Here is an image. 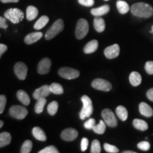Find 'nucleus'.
<instances>
[{"label": "nucleus", "instance_id": "obj_1", "mask_svg": "<svg viewBox=\"0 0 153 153\" xmlns=\"http://www.w3.org/2000/svg\"><path fill=\"white\" fill-rule=\"evenodd\" d=\"M131 11L134 16L140 18H149L153 14V9L146 3H135L131 7Z\"/></svg>", "mask_w": 153, "mask_h": 153}, {"label": "nucleus", "instance_id": "obj_2", "mask_svg": "<svg viewBox=\"0 0 153 153\" xmlns=\"http://www.w3.org/2000/svg\"><path fill=\"white\" fill-rule=\"evenodd\" d=\"M83 104L81 111L79 113V118L81 120H85L86 118H89L93 112V105L91 99L87 95H84L81 98Z\"/></svg>", "mask_w": 153, "mask_h": 153}, {"label": "nucleus", "instance_id": "obj_3", "mask_svg": "<svg viewBox=\"0 0 153 153\" xmlns=\"http://www.w3.org/2000/svg\"><path fill=\"white\" fill-rule=\"evenodd\" d=\"M4 17L7 19L16 24L21 22L24 18V13L18 8L9 9L4 12Z\"/></svg>", "mask_w": 153, "mask_h": 153}, {"label": "nucleus", "instance_id": "obj_4", "mask_svg": "<svg viewBox=\"0 0 153 153\" xmlns=\"http://www.w3.org/2000/svg\"><path fill=\"white\" fill-rule=\"evenodd\" d=\"M64 29V22L61 19H57L54 24L51 26V28L45 33V38L46 40H51L55 37Z\"/></svg>", "mask_w": 153, "mask_h": 153}, {"label": "nucleus", "instance_id": "obj_5", "mask_svg": "<svg viewBox=\"0 0 153 153\" xmlns=\"http://www.w3.org/2000/svg\"><path fill=\"white\" fill-rule=\"evenodd\" d=\"M89 26L87 21L85 19H79L75 28V36L77 39H82L87 35Z\"/></svg>", "mask_w": 153, "mask_h": 153}, {"label": "nucleus", "instance_id": "obj_6", "mask_svg": "<svg viewBox=\"0 0 153 153\" xmlns=\"http://www.w3.org/2000/svg\"><path fill=\"white\" fill-rule=\"evenodd\" d=\"M101 116L103 119L106 123V125L109 127L115 128L118 125V120L116 116H115L114 112L108 108H105L101 112Z\"/></svg>", "mask_w": 153, "mask_h": 153}, {"label": "nucleus", "instance_id": "obj_7", "mask_svg": "<svg viewBox=\"0 0 153 153\" xmlns=\"http://www.w3.org/2000/svg\"><path fill=\"white\" fill-rule=\"evenodd\" d=\"M28 110L24 106L14 105L12 106L9 109V114L13 118L19 120H22L26 118L28 115Z\"/></svg>", "mask_w": 153, "mask_h": 153}, {"label": "nucleus", "instance_id": "obj_8", "mask_svg": "<svg viewBox=\"0 0 153 153\" xmlns=\"http://www.w3.org/2000/svg\"><path fill=\"white\" fill-rule=\"evenodd\" d=\"M58 74L61 77L65 78V79H73L77 78L79 76L80 73L77 70H75V69L64 67V68H61L58 70Z\"/></svg>", "mask_w": 153, "mask_h": 153}, {"label": "nucleus", "instance_id": "obj_9", "mask_svg": "<svg viewBox=\"0 0 153 153\" xmlns=\"http://www.w3.org/2000/svg\"><path fill=\"white\" fill-rule=\"evenodd\" d=\"M91 86L94 89L103 91H109L112 88L111 84L109 82L103 79H95L93 80Z\"/></svg>", "mask_w": 153, "mask_h": 153}, {"label": "nucleus", "instance_id": "obj_10", "mask_svg": "<svg viewBox=\"0 0 153 153\" xmlns=\"http://www.w3.org/2000/svg\"><path fill=\"white\" fill-rule=\"evenodd\" d=\"M14 73L17 77L21 80H24L27 76L28 68L25 63L22 62H17L14 68Z\"/></svg>", "mask_w": 153, "mask_h": 153}, {"label": "nucleus", "instance_id": "obj_11", "mask_svg": "<svg viewBox=\"0 0 153 153\" xmlns=\"http://www.w3.org/2000/svg\"><path fill=\"white\" fill-rule=\"evenodd\" d=\"M51 60L48 57H45L40 61L38 65V72L41 74H48L51 70Z\"/></svg>", "mask_w": 153, "mask_h": 153}, {"label": "nucleus", "instance_id": "obj_12", "mask_svg": "<svg viewBox=\"0 0 153 153\" xmlns=\"http://www.w3.org/2000/svg\"><path fill=\"white\" fill-rule=\"evenodd\" d=\"M60 136L63 140L70 142V141L74 140L78 137V132L75 129L69 128L62 131Z\"/></svg>", "mask_w": 153, "mask_h": 153}, {"label": "nucleus", "instance_id": "obj_13", "mask_svg": "<svg viewBox=\"0 0 153 153\" xmlns=\"http://www.w3.org/2000/svg\"><path fill=\"white\" fill-rule=\"evenodd\" d=\"M120 47L118 44H114L104 50V55L108 59H114L119 55Z\"/></svg>", "mask_w": 153, "mask_h": 153}, {"label": "nucleus", "instance_id": "obj_14", "mask_svg": "<svg viewBox=\"0 0 153 153\" xmlns=\"http://www.w3.org/2000/svg\"><path fill=\"white\" fill-rule=\"evenodd\" d=\"M51 93L50 90V86L43 85L42 87L38 88L34 91L33 94V97L35 99H38L41 98H45V97H48L50 94Z\"/></svg>", "mask_w": 153, "mask_h": 153}, {"label": "nucleus", "instance_id": "obj_15", "mask_svg": "<svg viewBox=\"0 0 153 153\" xmlns=\"http://www.w3.org/2000/svg\"><path fill=\"white\" fill-rule=\"evenodd\" d=\"M139 111L141 115L145 117H152L153 116V109L150 105L145 102H141L139 104Z\"/></svg>", "mask_w": 153, "mask_h": 153}, {"label": "nucleus", "instance_id": "obj_16", "mask_svg": "<svg viewBox=\"0 0 153 153\" xmlns=\"http://www.w3.org/2000/svg\"><path fill=\"white\" fill-rule=\"evenodd\" d=\"M42 37H43V33H41V32H33V33L28 34L25 37L24 42L26 44L30 45V44H33L39 41Z\"/></svg>", "mask_w": 153, "mask_h": 153}, {"label": "nucleus", "instance_id": "obj_17", "mask_svg": "<svg viewBox=\"0 0 153 153\" xmlns=\"http://www.w3.org/2000/svg\"><path fill=\"white\" fill-rule=\"evenodd\" d=\"M94 27L95 30L99 33H102L106 28V24L104 19L101 18L100 16H96L94 19Z\"/></svg>", "mask_w": 153, "mask_h": 153}, {"label": "nucleus", "instance_id": "obj_18", "mask_svg": "<svg viewBox=\"0 0 153 153\" xmlns=\"http://www.w3.org/2000/svg\"><path fill=\"white\" fill-rule=\"evenodd\" d=\"M110 11V7L108 4L101 6L100 7L92 9L91 10V14L95 16H101L106 14Z\"/></svg>", "mask_w": 153, "mask_h": 153}, {"label": "nucleus", "instance_id": "obj_19", "mask_svg": "<svg viewBox=\"0 0 153 153\" xmlns=\"http://www.w3.org/2000/svg\"><path fill=\"white\" fill-rule=\"evenodd\" d=\"M99 47V43L97 40H92L89 41L85 45L84 47V53L86 54H91V53H94Z\"/></svg>", "mask_w": 153, "mask_h": 153}, {"label": "nucleus", "instance_id": "obj_20", "mask_svg": "<svg viewBox=\"0 0 153 153\" xmlns=\"http://www.w3.org/2000/svg\"><path fill=\"white\" fill-rule=\"evenodd\" d=\"M129 81L133 87H137L141 84L142 82V76L137 72H131L129 76Z\"/></svg>", "mask_w": 153, "mask_h": 153}, {"label": "nucleus", "instance_id": "obj_21", "mask_svg": "<svg viewBox=\"0 0 153 153\" xmlns=\"http://www.w3.org/2000/svg\"><path fill=\"white\" fill-rule=\"evenodd\" d=\"M32 134L36 140L40 141H45L47 139L46 135L40 127H34L32 130Z\"/></svg>", "mask_w": 153, "mask_h": 153}, {"label": "nucleus", "instance_id": "obj_22", "mask_svg": "<svg viewBox=\"0 0 153 153\" xmlns=\"http://www.w3.org/2000/svg\"><path fill=\"white\" fill-rule=\"evenodd\" d=\"M133 126L134 128L140 131H145L148 129V124L145 120L135 118L133 120Z\"/></svg>", "mask_w": 153, "mask_h": 153}, {"label": "nucleus", "instance_id": "obj_23", "mask_svg": "<svg viewBox=\"0 0 153 153\" xmlns=\"http://www.w3.org/2000/svg\"><path fill=\"white\" fill-rule=\"evenodd\" d=\"M11 141V136L8 132H2L0 133V148H4L9 144Z\"/></svg>", "mask_w": 153, "mask_h": 153}, {"label": "nucleus", "instance_id": "obj_24", "mask_svg": "<svg viewBox=\"0 0 153 153\" xmlns=\"http://www.w3.org/2000/svg\"><path fill=\"white\" fill-rule=\"evenodd\" d=\"M38 15V10L34 6H28L26 9V19L28 21H33Z\"/></svg>", "mask_w": 153, "mask_h": 153}, {"label": "nucleus", "instance_id": "obj_25", "mask_svg": "<svg viewBox=\"0 0 153 153\" xmlns=\"http://www.w3.org/2000/svg\"><path fill=\"white\" fill-rule=\"evenodd\" d=\"M16 97L17 99L24 105H26V106L29 105L30 101V97L26 91H24V90H19L16 93Z\"/></svg>", "mask_w": 153, "mask_h": 153}, {"label": "nucleus", "instance_id": "obj_26", "mask_svg": "<svg viewBox=\"0 0 153 153\" xmlns=\"http://www.w3.org/2000/svg\"><path fill=\"white\" fill-rule=\"evenodd\" d=\"M116 7H117L118 12L120 14H126L131 9L128 4L125 1H122V0L117 1V2H116Z\"/></svg>", "mask_w": 153, "mask_h": 153}, {"label": "nucleus", "instance_id": "obj_27", "mask_svg": "<svg viewBox=\"0 0 153 153\" xmlns=\"http://www.w3.org/2000/svg\"><path fill=\"white\" fill-rule=\"evenodd\" d=\"M116 115L118 118H120L122 121H125L127 120L128 116V113L125 107L123 106H118L116 109Z\"/></svg>", "mask_w": 153, "mask_h": 153}, {"label": "nucleus", "instance_id": "obj_28", "mask_svg": "<svg viewBox=\"0 0 153 153\" xmlns=\"http://www.w3.org/2000/svg\"><path fill=\"white\" fill-rule=\"evenodd\" d=\"M49 22V18L47 16H43L40 18L36 24H34L33 28L36 30H41L42 28L45 27Z\"/></svg>", "mask_w": 153, "mask_h": 153}, {"label": "nucleus", "instance_id": "obj_29", "mask_svg": "<svg viewBox=\"0 0 153 153\" xmlns=\"http://www.w3.org/2000/svg\"><path fill=\"white\" fill-rule=\"evenodd\" d=\"M106 123H105L104 120H101L100 121H99V123L93 128L92 130L94 133L97 134H100V135H101V134H104L106 129Z\"/></svg>", "mask_w": 153, "mask_h": 153}, {"label": "nucleus", "instance_id": "obj_30", "mask_svg": "<svg viewBox=\"0 0 153 153\" xmlns=\"http://www.w3.org/2000/svg\"><path fill=\"white\" fill-rule=\"evenodd\" d=\"M50 90L51 93L55 94H62L64 92L62 86L58 83H52L50 85Z\"/></svg>", "mask_w": 153, "mask_h": 153}, {"label": "nucleus", "instance_id": "obj_31", "mask_svg": "<svg viewBox=\"0 0 153 153\" xmlns=\"http://www.w3.org/2000/svg\"><path fill=\"white\" fill-rule=\"evenodd\" d=\"M47 100L45 98H41L37 99V102L35 105V112L36 114H41L43 112L44 106L46 104Z\"/></svg>", "mask_w": 153, "mask_h": 153}, {"label": "nucleus", "instance_id": "obj_32", "mask_svg": "<svg viewBox=\"0 0 153 153\" xmlns=\"http://www.w3.org/2000/svg\"><path fill=\"white\" fill-rule=\"evenodd\" d=\"M57 110H58V103L57 101H53L52 102H51L48 104L47 108L48 113L51 115V116H54L56 114Z\"/></svg>", "mask_w": 153, "mask_h": 153}, {"label": "nucleus", "instance_id": "obj_33", "mask_svg": "<svg viewBox=\"0 0 153 153\" xmlns=\"http://www.w3.org/2000/svg\"><path fill=\"white\" fill-rule=\"evenodd\" d=\"M32 148H33V143L29 140H27L23 143L20 152L22 153H29L31 152Z\"/></svg>", "mask_w": 153, "mask_h": 153}, {"label": "nucleus", "instance_id": "obj_34", "mask_svg": "<svg viewBox=\"0 0 153 153\" xmlns=\"http://www.w3.org/2000/svg\"><path fill=\"white\" fill-rule=\"evenodd\" d=\"M101 145L100 142L98 140H94L92 141L91 147V153H100L101 152Z\"/></svg>", "mask_w": 153, "mask_h": 153}, {"label": "nucleus", "instance_id": "obj_35", "mask_svg": "<svg viewBox=\"0 0 153 153\" xmlns=\"http://www.w3.org/2000/svg\"><path fill=\"white\" fill-rule=\"evenodd\" d=\"M104 148L107 152H109V153L119 152V150H118V148H117V147L114 146V145L108 144V143H104Z\"/></svg>", "mask_w": 153, "mask_h": 153}, {"label": "nucleus", "instance_id": "obj_36", "mask_svg": "<svg viewBox=\"0 0 153 153\" xmlns=\"http://www.w3.org/2000/svg\"><path fill=\"white\" fill-rule=\"evenodd\" d=\"M38 153H59V151L53 145H50L46 148H45L43 150L39 151Z\"/></svg>", "mask_w": 153, "mask_h": 153}, {"label": "nucleus", "instance_id": "obj_37", "mask_svg": "<svg viewBox=\"0 0 153 153\" xmlns=\"http://www.w3.org/2000/svg\"><path fill=\"white\" fill-rule=\"evenodd\" d=\"M137 148L143 151H148L150 149V144L148 141H142L137 144Z\"/></svg>", "mask_w": 153, "mask_h": 153}, {"label": "nucleus", "instance_id": "obj_38", "mask_svg": "<svg viewBox=\"0 0 153 153\" xmlns=\"http://www.w3.org/2000/svg\"><path fill=\"white\" fill-rule=\"evenodd\" d=\"M145 69L147 73L153 75V61H148L145 63Z\"/></svg>", "mask_w": 153, "mask_h": 153}, {"label": "nucleus", "instance_id": "obj_39", "mask_svg": "<svg viewBox=\"0 0 153 153\" xmlns=\"http://www.w3.org/2000/svg\"><path fill=\"white\" fill-rule=\"evenodd\" d=\"M96 126V121L95 119L94 118H89V120H87L85 123H84V126L86 129H93V128Z\"/></svg>", "mask_w": 153, "mask_h": 153}, {"label": "nucleus", "instance_id": "obj_40", "mask_svg": "<svg viewBox=\"0 0 153 153\" xmlns=\"http://www.w3.org/2000/svg\"><path fill=\"white\" fill-rule=\"evenodd\" d=\"M6 104H7V98L4 95L0 96V114H2L4 111Z\"/></svg>", "mask_w": 153, "mask_h": 153}, {"label": "nucleus", "instance_id": "obj_41", "mask_svg": "<svg viewBox=\"0 0 153 153\" xmlns=\"http://www.w3.org/2000/svg\"><path fill=\"white\" fill-rule=\"evenodd\" d=\"M78 2L81 5L89 7L94 4V0H78Z\"/></svg>", "mask_w": 153, "mask_h": 153}, {"label": "nucleus", "instance_id": "obj_42", "mask_svg": "<svg viewBox=\"0 0 153 153\" xmlns=\"http://www.w3.org/2000/svg\"><path fill=\"white\" fill-rule=\"evenodd\" d=\"M89 146V140L87 137H83L81 140V150L82 152H85Z\"/></svg>", "mask_w": 153, "mask_h": 153}, {"label": "nucleus", "instance_id": "obj_43", "mask_svg": "<svg viewBox=\"0 0 153 153\" xmlns=\"http://www.w3.org/2000/svg\"><path fill=\"white\" fill-rule=\"evenodd\" d=\"M0 27L4 28V29H7V27H8V25L7 24V20H6L5 17L4 18L2 16L0 17Z\"/></svg>", "mask_w": 153, "mask_h": 153}, {"label": "nucleus", "instance_id": "obj_44", "mask_svg": "<svg viewBox=\"0 0 153 153\" xmlns=\"http://www.w3.org/2000/svg\"><path fill=\"white\" fill-rule=\"evenodd\" d=\"M146 96L149 100L153 101V88H151V89H150L148 91H147Z\"/></svg>", "mask_w": 153, "mask_h": 153}, {"label": "nucleus", "instance_id": "obj_45", "mask_svg": "<svg viewBox=\"0 0 153 153\" xmlns=\"http://www.w3.org/2000/svg\"><path fill=\"white\" fill-rule=\"evenodd\" d=\"M7 51V45L3 43L0 44V57H1V55H2Z\"/></svg>", "mask_w": 153, "mask_h": 153}, {"label": "nucleus", "instance_id": "obj_46", "mask_svg": "<svg viewBox=\"0 0 153 153\" xmlns=\"http://www.w3.org/2000/svg\"><path fill=\"white\" fill-rule=\"evenodd\" d=\"M2 3H17L19 0H1Z\"/></svg>", "mask_w": 153, "mask_h": 153}, {"label": "nucleus", "instance_id": "obj_47", "mask_svg": "<svg viewBox=\"0 0 153 153\" xmlns=\"http://www.w3.org/2000/svg\"><path fill=\"white\" fill-rule=\"evenodd\" d=\"M123 153H135V152H134V151H124V152H123Z\"/></svg>", "mask_w": 153, "mask_h": 153}, {"label": "nucleus", "instance_id": "obj_48", "mask_svg": "<svg viewBox=\"0 0 153 153\" xmlns=\"http://www.w3.org/2000/svg\"><path fill=\"white\" fill-rule=\"evenodd\" d=\"M3 125H4L3 120H0V128H2Z\"/></svg>", "mask_w": 153, "mask_h": 153}, {"label": "nucleus", "instance_id": "obj_49", "mask_svg": "<svg viewBox=\"0 0 153 153\" xmlns=\"http://www.w3.org/2000/svg\"><path fill=\"white\" fill-rule=\"evenodd\" d=\"M152 33H153V26H152Z\"/></svg>", "mask_w": 153, "mask_h": 153}, {"label": "nucleus", "instance_id": "obj_50", "mask_svg": "<svg viewBox=\"0 0 153 153\" xmlns=\"http://www.w3.org/2000/svg\"><path fill=\"white\" fill-rule=\"evenodd\" d=\"M104 1H109V0H104Z\"/></svg>", "mask_w": 153, "mask_h": 153}]
</instances>
